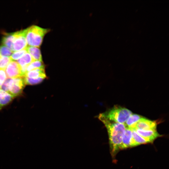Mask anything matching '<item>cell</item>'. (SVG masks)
<instances>
[{
	"label": "cell",
	"mask_w": 169,
	"mask_h": 169,
	"mask_svg": "<svg viewBox=\"0 0 169 169\" xmlns=\"http://www.w3.org/2000/svg\"><path fill=\"white\" fill-rule=\"evenodd\" d=\"M24 77L25 84L28 85H34L38 84L41 83L45 79L44 78L41 77L36 79H32L24 76Z\"/></svg>",
	"instance_id": "obj_21"
},
{
	"label": "cell",
	"mask_w": 169,
	"mask_h": 169,
	"mask_svg": "<svg viewBox=\"0 0 169 169\" xmlns=\"http://www.w3.org/2000/svg\"><path fill=\"white\" fill-rule=\"evenodd\" d=\"M28 28L15 32L13 44V51H17L26 49L27 47L26 35Z\"/></svg>",
	"instance_id": "obj_5"
},
{
	"label": "cell",
	"mask_w": 169,
	"mask_h": 169,
	"mask_svg": "<svg viewBox=\"0 0 169 169\" xmlns=\"http://www.w3.org/2000/svg\"><path fill=\"white\" fill-rule=\"evenodd\" d=\"M50 31L36 25L28 28L26 35L27 44L29 46L39 47L41 44L44 36Z\"/></svg>",
	"instance_id": "obj_3"
},
{
	"label": "cell",
	"mask_w": 169,
	"mask_h": 169,
	"mask_svg": "<svg viewBox=\"0 0 169 169\" xmlns=\"http://www.w3.org/2000/svg\"><path fill=\"white\" fill-rule=\"evenodd\" d=\"M136 132L141 137L149 140L151 143L157 138L161 136L156 130H135Z\"/></svg>",
	"instance_id": "obj_8"
},
{
	"label": "cell",
	"mask_w": 169,
	"mask_h": 169,
	"mask_svg": "<svg viewBox=\"0 0 169 169\" xmlns=\"http://www.w3.org/2000/svg\"><path fill=\"white\" fill-rule=\"evenodd\" d=\"M27 53V51L26 48L20 50L13 52L10 58L12 61L18 60Z\"/></svg>",
	"instance_id": "obj_18"
},
{
	"label": "cell",
	"mask_w": 169,
	"mask_h": 169,
	"mask_svg": "<svg viewBox=\"0 0 169 169\" xmlns=\"http://www.w3.org/2000/svg\"><path fill=\"white\" fill-rule=\"evenodd\" d=\"M14 97L8 92L0 89V109L8 104Z\"/></svg>",
	"instance_id": "obj_12"
},
{
	"label": "cell",
	"mask_w": 169,
	"mask_h": 169,
	"mask_svg": "<svg viewBox=\"0 0 169 169\" xmlns=\"http://www.w3.org/2000/svg\"><path fill=\"white\" fill-rule=\"evenodd\" d=\"M142 117L136 114H132L125 121L124 124L126 128H129L139 121Z\"/></svg>",
	"instance_id": "obj_16"
},
{
	"label": "cell",
	"mask_w": 169,
	"mask_h": 169,
	"mask_svg": "<svg viewBox=\"0 0 169 169\" xmlns=\"http://www.w3.org/2000/svg\"><path fill=\"white\" fill-rule=\"evenodd\" d=\"M27 52L35 60L42 61V57L40 50L38 47L27 46L26 48Z\"/></svg>",
	"instance_id": "obj_13"
},
{
	"label": "cell",
	"mask_w": 169,
	"mask_h": 169,
	"mask_svg": "<svg viewBox=\"0 0 169 169\" xmlns=\"http://www.w3.org/2000/svg\"><path fill=\"white\" fill-rule=\"evenodd\" d=\"M15 32L6 33L3 37L2 43L13 51V44L15 38Z\"/></svg>",
	"instance_id": "obj_14"
},
{
	"label": "cell",
	"mask_w": 169,
	"mask_h": 169,
	"mask_svg": "<svg viewBox=\"0 0 169 169\" xmlns=\"http://www.w3.org/2000/svg\"><path fill=\"white\" fill-rule=\"evenodd\" d=\"M132 114V112L128 109L116 105L106 112L100 114L110 121L124 124Z\"/></svg>",
	"instance_id": "obj_2"
},
{
	"label": "cell",
	"mask_w": 169,
	"mask_h": 169,
	"mask_svg": "<svg viewBox=\"0 0 169 169\" xmlns=\"http://www.w3.org/2000/svg\"><path fill=\"white\" fill-rule=\"evenodd\" d=\"M157 125L156 121H152L142 117L128 129L131 130H156Z\"/></svg>",
	"instance_id": "obj_6"
},
{
	"label": "cell",
	"mask_w": 169,
	"mask_h": 169,
	"mask_svg": "<svg viewBox=\"0 0 169 169\" xmlns=\"http://www.w3.org/2000/svg\"><path fill=\"white\" fill-rule=\"evenodd\" d=\"M25 85L24 76L14 78H7L0 89L14 97L21 94Z\"/></svg>",
	"instance_id": "obj_4"
},
{
	"label": "cell",
	"mask_w": 169,
	"mask_h": 169,
	"mask_svg": "<svg viewBox=\"0 0 169 169\" xmlns=\"http://www.w3.org/2000/svg\"><path fill=\"white\" fill-rule=\"evenodd\" d=\"M36 69H44L43 61L35 60L29 64L27 68V72Z\"/></svg>",
	"instance_id": "obj_17"
},
{
	"label": "cell",
	"mask_w": 169,
	"mask_h": 169,
	"mask_svg": "<svg viewBox=\"0 0 169 169\" xmlns=\"http://www.w3.org/2000/svg\"><path fill=\"white\" fill-rule=\"evenodd\" d=\"M34 61V60L31 55L29 53H27L18 60L17 62L21 67H22L28 66Z\"/></svg>",
	"instance_id": "obj_15"
},
{
	"label": "cell",
	"mask_w": 169,
	"mask_h": 169,
	"mask_svg": "<svg viewBox=\"0 0 169 169\" xmlns=\"http://www.w3.org/2000/svg\"><path fill=\"white\" fill-rule=\"evenodd\" d=\"M24 77L32 79L46 77L44 69H36L27 72L24 75Z\"/></svg>",
	"instance_id": "obj_10"
},
{
	"label": "cell",
	"mask_w": 169,
	"mask_h": 169,
	"mask_svg": "<svg viewBox=\"0 0 169 169\" xmlns=\"http://www.w3.org/2000/svg\"><path fill=\"white\" fill-rule=\"evenodd\" d=\"M132 131V140L131 147L136 146L141 144L151 143L149 140L145 139L138 135L134 130Z\"/></svg>",
	"instance_id": "obj_11"
},
{
	"label": "cell",
	"mask_w": 169,
	"mask_h": 169,
	"mask_svg": "<svg viewBox=\"0 0 169 169\" xmlns=\"http://www.w3.org/2000/svg\"><path fill=\"white\" fill-rule=\"evenodd\" d=\"M11 49L6 46L3 45L0 46V56H10L13 53Z\"/></svg>",
	"instance_id": "obj_19"
},
{
	"label": "cell",
	"mask_w": 169,
	"mask_h": 169,
	"mask_svg": "<svg viewBox=\"0 0 169 169\" xmlns=\"http://www.w3.org/2000/svg\"><path fill=\"white\" fill-rule=\"evenodd\" d=\"M5 70L7 78H14L23 76L22 73L21 66L16 61H11Z\"/></svg>",
	"instance_id": "obj_7"
},
{
	"label": "cell",
	"mask_w": 169,
	"mask_h": 169,
	"mask_svg": "<svg viewBox=\"0 0 169 169\" xmlns=\"http://www.w3.org/2000/svg\"><path fill=\"white\" fill-rule=\"evenodd\" d=\"M7 78L5 69H0V89Z\"/></svg>",
	"instance_id": "obj_22"
},
{
	"label": "cell",
	"mask_w": 169,
	"mask_h": 169,
	"mask_svg": "<svg viewBox=\"0 0 169 169\" xmlns=\"http://www.w3.org/2000/svg\"><path fill=\"white\" fill-rule=\"evenodd\" d=\"M11 61L10 57L0 56V69H5Z\"/></svg>",
	"instance_id": "obj_20"
},
{
	"label": "cell",
	"mask_w": 169,
	"mask_h": 169,
	"mask_svg": "<svg viewBox=\"0 0 169 169\" xmlns=\"http://www.w3.org/2000/svg\"><path fill=\"white\" fill-rule=\"evenodd\" d=\"M132 138V130L126 128L122 137L120 149L131 147Z\"/></svg>",
	"instance_id": "obj_9"
},
{
	"label": "cell",
	"mask_w": 169,
	"mask_h": 169,
	"mask_svg": "<svg viewBox=\"0 0 169 169\" xmlns=\"http://www.w3.org/2000/svg\"><path fill=\"white\" fill-rule=\"evenodd\" d=\"M98 118L104 123L107 129L111 155L114 157L120 149L122 137L126 127L124 124L110 121L101 114Z\"/></svg>",
	"instance_id": "obj_1"
}]
</instances>
